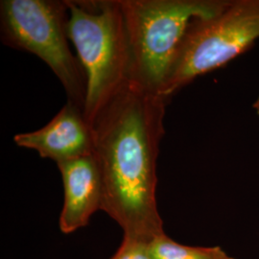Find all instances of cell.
Returning a JSON list of instances; mask_svg holds the SVG:
<instances>
[{
    "instance_id": "6da1fadb",
    "label": "cell",
    "mask_w": 259,
    "mask_h": 259,
    "mask_svg": "<svg viewBox=\"0 0 259 259\" xmlns=\"http://www.w3.org/2000/svg\"><path fill=\"white\" fill-rule=\"evenodd\" d=\"M167 101L126 83L92 123L102 207L125 237L151 242L165 233L157 202V162Z\"/></svg>"
},
{
    "instance_id": "7a4b0ae2",
    "label": "cell",
    "mask_w": 259,
    "mask_h": 259,
    "mask_svg": "<svg viewBox=\"0 0 259 259\" xmlns=\"http://www.w3.org/2000/svg\"><path fill=\"white\" fill-rule=\"evenodd\" d=\"M230 0H120L130 50L129 82L161 92L189 24L211 17Z\"/></svg>"
},
{
    "instance_id": "3957f363",
    "label": "cell",
    "mask_w": 259,
    "mask_h": 259,
    "mask_svg": "<svg viewBox=\"0 0 259 259\" xmlns=\"http://www.w3.org/2000/svg\"><path fill=\"white\" fill-rule=\"evenodd\" d=\"M68 36L87 76L83 113L92 125L129 82L130 50L120 0H65Z\"/></svg>"
},
{
    "instance_id": "277c9868",
    "label": "cell",
    "mask_w": 259,
    "mask_h": 259,
    "mask_svg": "<svg viewBox=\"0 0 259 259\" xmlns=\"http://www.w3.org/2000/svg\"><path fill=\"white\" fill-rule=\"evenodd\" d=\"M65 0H1L2 42L44 61L65 89L67 101L84 109L87 76L69 47Z\"/></svg>"
},
{
    "instance_id": "5b68a950",
    "label": "cell",
    "mask_w": 259,
    "mask_h": 259,
    "mask_svg": "<svg viewBox=\"0 0 259 259\" xmlns=\"http://www.w3.org/2000/svg\"><path fill=\"white\" fill-rule=\"evenodd\" d=\"M259 37V0H230L218 14L193 20L167 75L161 97L168 101L194 81L231 62Z\"/></svg>"
},
{
    "instance_id": "8992f818",
    "label": "cell",
    "mask_w": 259,
    "mask_h": 259,
    "mask_svg": "<svg viewBox=\"0 0 259 259\" xmlns=\"http://www.w3.org/2000/svg\"><path fill=\"white\" fill-rule=\"evenodd\" d=\"M15 143L35 150L44 158L56 163L93 154V132L83 109L66 101L65 106L42 128L18 134Z\"/></svg>"
},
{
    "instance_id": "52a82bcc",
    "label": "cell",
    "mask_w": 259,
    "mask_h": 259,
    "mask_svg": "<svg viewBox=\"0 0 259 259\" xmlns=\"http://www.w3.org/2000/svg\"><path fill=\"white\" fill-rule=\"evenodd\" d=\"M64 185V205L59 219L61 232L69 234L85 227L102 207V180L96 159L91 156L57 163Z\"/></svg>"
},
{
    "instance_id": "ba28073f",
    "label": "cell",
    "mask_w": 259,
    "mask_h": 259,
    "mask_svg": "<svg viewBox=\"0 0 259 259\" xmlns=\"http://www.w3.org/2000/svg\"><path fill=\"white\" fill-rule=\"evenodd\" d=\"M150 250L154 259H234L220 247L185 246L165 233L151 241Z\"/></svg>"
},
{
    "instance_id": "9c48e42d",
    "label": "cell",
    "mask_w": 259,
    "mask_h": 259,
    "mask_svg": "<svg viewBox=\"0 0 259 259\" xmlns=\"http://www.w3.org/2000/svg\"><path fill=\"white\" fill-rule=\"evenodd\" d=\"M146 241L125 237L119 249L111 259H154Z\"/></svg>"
},
{
    "instance_id": "30bf717a",
    "label": "cell",
    "mask_w": 259,
    "mask_h": 259,
    "mask_svg": "<svg viewBox=\"0 0 259 259\" xmlns=\"http://www.w3.org/2000/svg\"><path fill=\"white\" fill-rule=\"evenodd\" d=\"M253 109L256 111V113L259 115V96L256 99V101L253 104Z\"/></svg>"
}]
</instances>
